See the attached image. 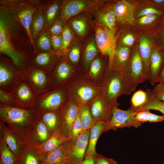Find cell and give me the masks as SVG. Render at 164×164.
Listing matches in <instances>:
<instances>
[{
	"instance_id": "3",
	"label": "cell",
	"mask_w": 164,
	"mask_h": 164,
	"mask_svg": "<svg viewBox=\"0 0 164 164\" xmlns=\"http://www.w3.org/2000/svg\"><path fill=\"white\" fill-rule=\"evenodd\" d=\"M1 8L23 26L33 47V53L36 50L31 35L30 26L33 15L39 6L35 2L24 0L1 1Z\"/></svg>"
},
{
	"instance_id": "11",
	"label": "cell",
	"mask_w": 164,
	"mask_h": 164,
	"mask_svg": "<svg viewBox=\"0 0 164 164\" xmlns=\"http://www.w3.org/2000/svg\"><path fill=\"white\" fill-rule=\"evenodd\" d=\"M22 70L11 62L1 58L0 63V89L11 92L22 80Z\"/></svg>"
},
{
	"instance_id": "36",
	"label": "cell",
	"mask_w": 164,
	"mask_h": 164,
	"mask_svg": "<svg viewBox=\"0 0 164 164\" xmlns=\"http://www.w3.org/2000/svg\"><path fill=\"white\" fill-rule=\"evenodd\" d=\"M129 48L123 45L116 47L114 58L113 69L120 70L130 56Z\"/></svg>"
},
{
	"instance_id": "17",
	"label": "cell",
	"mask_w": 164,
	"mask_h": 164,
	"mask_svg": "<svg viewBox=\"0 0 164 164\" xmlns=\"http://www.w3.org/2000/svg\"><path fill=\"white\" fill-rule=\"evenodd\" d=\"M87 104L96 122L109 123L112 117L113 106L107 102L99 94Z\"/></svg>"
},
{
	"instance_id": "30",
	"label": "cell",
	"mask_w": 164,
	"mask_h": 164,
	"mask_svg": "<svg viewBox=\"0 0 164 164\" xmlns=\"http://www.w3.org/2000/svg\"><path fill=\"white\" fill-rule=\"evenodd\" d=\"M84 41L75 36L65 57L73 65L80 68Z\"/></svg>"
},
{
	"instance_id": "7",
	"label": "cell",
	"mask_w": 164,
	"mask_h": 164,
	"mask_svg": "<svg viewBox=\"0 0 164 164\" xmlns=\"http://www.w3.org/2000/svg\"><path fill=\"white\" fill-rule=\"evenodd\" d=\"M95 39L100 53L108 57V67L113 69L116 48V29L110 30L95 24L94 29Z\"/></svg>"
},
{
	"instance_id": "47",
	"label": "cell",
	"mask_w": 164,
	"mask_h": 164,
	"mask_svg": "<svg viewBox=\"0 0 164 164\" xmlns=\"http://www.w3.org/2000/svg\"><path fill=\"white\" fill-rule=\"evenodd\" d=\"M0 101L3 104L17 107L15 98L11 92L0 89Z\"/></svg>"
},
{
	"instance_id": "58",
	"label": "cell",
	"mask_w": 164,
	"mask_h": 164,
	"mask_svg": "<svg viewBox=\"0 0 164 164\" xmlns=\"http://www.w3.org/2000/svg\"><path fill=\"white\" fill-rule=\"evenodd\" d=\"M66 164H67V163H66Z\"/></svg>"
},
{
	"instance_id": "46",
	"label": "cell",
	"mask_w": 164,
	"mask_h": 164,
	"mask_svg": "<svg viewBox=\"0 0 164 164\" xmlns=\"http://www.w3.org/2000/svg\"><path fill=\"white\" fill-rule=\"evenodd\" d=\"M146 91L150 96L164 102V84L158 83L152 89H146Z\"/></svg>"
},
{
	"instance_id": "50",
	"label": "cell",
	"mask_w": 164,
	"mask_h": 164,
	"mask_svg": "<svg viewBox=\"0 0 164 164\" xmlns=\"http://www.w3.org/2000/svg\"><path fill=\"white\" fill-rule=\"evenodd\" d=\"M94 164H117V162L112 158L106 157L97 153L94 156Z\"/></svg>"
},
{
	"instance_id": "20",
	"label": "cell",
	"mask_w": 164,
	"mask_h": 164,
	"mask_svg": "<svg viewBox=\"0 0 164 164\" xmlns=\"http://www.w3.org/2000/svg\"><path fill=\"white\" fill-rule=\"evenodd\" d=\"M99 53L94 32L84 41L80 67L81 72L86 73L87 72L91 63Z\"/></svg>"
},
{
	"instance_id": "43",
	"label": "cell",
	"mask_w": 164,
	"mask_h": 164,
	"mask_svg": "<svg viewBox=\"0 0 164 164\" xmlns=\"http://www.w3.org/2000/svg\"><path fill=\"white\" fill-rule=\"evenodd\" d=\"M39 49L43 52H53L49 34L47 32L42 33L37 41Z\"/></svg>"
},
{
	"instance_id": "19",
	"label": "cell",
	"mask_w": 164,
	"mask_h": 164,
	"mask_svg": "<svg viewBox=\"0 0 164 164\" xmlns=\"http://www.w3.org/2000/svg\"><path fill=\"white\" fill-rule=\"evenodd\" d=\"M0 136L4 140L7 146L18 158L24 149L25 142L10 129L4 122L0 121Z\"/></svg>"
},
{
	"instance_id": "1",
	"label": "cell",
	"mask_w": 164,
	"mask_h": 164,
	"mask_svg": "<svg viewBox=\"0 0 164 164\" xmlns=\"http://www.w3.org/2000/svg\"><path fill=\"white\" fill-rule=\"evenodd\" d=\"M39 119L34 108L13 107L0 103V119L26 143L34 125Z\"/></svg>"
},
{
	"instance_id": "4",
	"label": "cell",
	"mask_w": 164,
	"mask_h": 164,
	"mask_svg": "<svg viewBox=\"0 0 164 164\" xmlns=\"http://www.w3.org/2000/svg\"><path fill=\"white\" fill-rule=\"evenodd\" d=\"M99 84V95L113 107L118 102L117 99L120 95L132 93L122 80L120 71L108 67Z\"/></svg>"
},
{
	"instance_id": "5",
	"label": "cell",
	"mask_w": 164,
	"mask_h": 164,
	"mask_svg": "<svg viewBox=\"0 0 164 164\" xmlns=\"http://www.w3.org/2000/svg\"><path fill=\"white\" fill-rule=\"evenodd\" d=\"M121 77L132 92L138 84L148 80L149 75L145 71L139 50L135 48L123 68L120 70Z\"/></svg>"
},
{
	"instance_id": "29",
	"label": "cell",
	"mask_w": 164,
	"mask_h": 164,
	"mask_svg": "<svg viewBox=\"0 0 164 164\" xmlns=\"http://www.w3.org/2000/svg\"><path fill=\"white\" fill-rule=\"evenodd\" d=\"M107 124L104 123L97 122L91 127L88 145L84 158L87 156H94L96 154V145L97 141L102 133L106 132Z\"/></svg>"
},
{
	"instance_id": "37",
	"label": "cell",
	"mask_w": 164,
	"mask_h": 164,
	"mask_svg": "<svg viewBox=\"0 0 164 164\" xmlns=\"http://www.w3.org/2000/svg\"><path fill=\"white\" fill-rule=\"evenodd\" d=\"M0 164H17L18 158L10 150L0 136Z\"/></svg>"
},
{
	"instance_id": "56",
	"label": "cell",
	"mask_w": 164,
	"mask_h": 164,
	"mask_svg": "<svg viewBox=\"0 0 164 164\" xmlns=\"http://www.w3.org/2000/svg\"><path fill=\"white\" fill-rule=\"evenodd\" d=\"M164 164V162H163V163H162V164Z\"/></svg>"
},
{
	"instance_id": "45",
	"label": "cell",
	"mask_w": 164,
	"mask_h": 164,
	"mask_svg": "<svg viewBox=\"0 0 164 164\" xmlns=\"http://www.w3.org/2000/svg\"><path fill=\"white\" fill-rule=\"evenodd\" d=\"M65 24L63 20L58 17L48 28L47 32L51 35H61Z\"/></svg>"
},
{
	"instance_id": "51",
	"label": "cell",
	"mask_w": 164,
	"mask_h": 164,
	"mask_svg": "<svg viewBox=\"0 0 164 164\" xmlns=\"http://www.w3.org/2000/svg\"><path fill=\"white\" fill-rule=\"evenodd\" d=\"M161 15H153L142 16L139 18L138 22L141 25L149 24L156 22Z\"/></svg>"
},
{
	"instance_id": "14",
	"label": "cell",
	"mask_w": 164,
	"mask_h": 164,
	"mask_svg": "<svg viewBox=\"0 0 164 164\" xmlns=\"http://www.w3.org/2000/svg\"><path fill=\"white\" fill-rule=\"evenodd\" d=\"M117 102L113 107L111 118L107 124L106 132L110 130L116 131L118 128L134 127L137 128L141 126L142 123L135 121L133 115L135 112L130 108L127 110L121 109L118 107Z\"/></svg>"
},
{
	"instance_id": "52",
	"label": "cell",
	"mask_w": 164,
	"mask_h": 164,
	"mask_svg": "<svg viewBox=\"0 0 164 164\" xmlns=\"http://www.w3.org/2000/svg\"><path fill=\"white\" fill-rule=\"evenodd\" d=\"M161 23L158 34L159 44L160 48L164 49V17Z\"/></svg>"
},
{
	"instance_id": "2",
	"label": "cell",
	"mask_w": 164,
	"mask_h": 164,
	"mask_svg": "<svg viewBox=\"0 0 164 164\" xmlns=\"http://www.w3.org/2000/svg\"><path fill=\"white\" fill-rule=\"evenodd\" d=\"M68 98L79 106L87 104L99 94V84L81 71L66 85Z\"/></svg>"
},
{
	"instance_id": "34",
	"label": "cell",
	"mask_w": 164,
	"mask_h": 164,
	"mask_svg": "<svg viewBox=\"0 0 164 164\" xmlns=\"http://www.w3.org/2000/svg\"><path fill=\"white\" fill-rule=\"evenodd\" d=\"M62 1L54 0L49 3L44 14V28L48 29L59 17L61 9Z\"/></svg>"
},
{
	"instance_id": "9",
	"label": "cell",
	"mask_w": 164,
	"mask_h": 164,
	"mask_svg": "<svg viewBox=\"0 0 164 164\" xmlns=\"http://www.w3.org/2000/svg\"><path fill=\"white\" fill-rule=\"evenodd\" d=\"M80 71V68L73 65L65 56H60L53 69L49 73L51 80L50 90L66 85Z\"/></svg>"
},
{
	"instance_id": "22",
	"label": "cell",
	"mask_w": 164,
	"mask_h": 164,
	"mask_svg": "<svg viewBox=\"0 0 164 164\" xmlns=\"http://www.w3.org/2000/svg\"><path fill=\"white\" fill-rule=\"evenodd\" d=\"M60 57L59 55L53 52H40L36 54L34 56L29 66L49 73L55 67Z\"/></svg>"
},
{
	"instance_id": "57",
	"label": "cell",
	"mask_w": 164,
	"mask_h": 164,
	"mask_svg": "<svg viewBox=\"0 0 164 164\" xmlns=\"http://www.w3.org/2000/svg\"><path fill=\"white\" fill-rule=\"evenodd\" d=\"M162 6H164V4L162 5Z\"/></svg>"
},
{
	"instance_id": "35",
	"label": "cell",
	"mask_w": 164,
	"mask_h": 164,
	"mask_svg": "<svg viewBox=\"0 0 164 164\" xmlns=\"http://www.w3.org/2000/svg\"><path fill=\"white\" fill-rule=\"evenodd\" d=\"M45 24L44 13L41 7L39 5L33 15L30 26L31 35L34 42L44 27Z\"/></svg>"
},
{
	"instance_id": "41",
	"label": "cell",
	"mask_w": 164,
	"mask_h": 164,
	"mask_svg": "<svg viewBox=\"0 0 164 164\" xmlns=\"http://www.w3.org/2000/svg\"><path fill=\"white\" fill-rule=\"evenodd\" d=\"M149 97V95L146 91L141 89L137 91L131 98L130 108L135 112L146 103Z\"/></svg>"
},
{
	"instance_id": "21",
	"label": "cell",
	"mask_w": 164,
	"mask_h": 164,
	"mask_svg": "<svg viewBox=\"0 0 164 164\" xmlns=\"http://www.w3.org/2000/svg\"><path fill=\"white\" fill-rule=\"evenodd\" d=\"M108 57L99 53L91 63L88 70L85 73L86 76L99 84L108 67Z\"/></svg>"
},
{
	"instance_id": "26",
	"label": "cell",
	"mask_w": 164,
	"mask_h": 164,
	"mask_svg": "<svg viewBox=\"0 0 164 164\" xmlns=\"http://www.w3.org/2000/svg\"><path fill=\"white\" fill-rule=\"evenodd\" d=\"M60 108L54 111L37 112L39 119L46 125L52 135L60 134L61 124Z\"/></svg>"
},
{
	"instance_id": "18",
	"label": "cell",
	"mask_w": 164,
	"mask_h": 164,
	"mask_svg": "<svg viewBox=\"0 0 164 164\" xmlns=\"http://www.w3.org/2000/svg\"><path fill=\"white\" fill-rule=\"evenodd\" d=\"M17 107L34 108L37 95L27 81L23 80L11 92Z\"/></svg>"
},
{
	"instance_id": "33",
	"label": "cell",
	"mask_w": 164,
	"mask_h": 164,
	"mask_svg": "<svg viewBox=\"0 0 164 164\" xmlns=\"http://www.w3.org/2000/svg\"><path fill=\"white\" fill-rule=\"evenodd\" d=\"M138 50L143 62L145 69L149 75L151 57L153 50H152V42L148 38L145 36H143L140 38Z\"/></svg>"
},
{
	"instance_id": "38",
	"label": "cell",
	"mask_w": 164,
	"mask_h": 164,
	"mask_svg": "<svg viewBox=\"0 0 164 164\" xmlns=\"http://www.w3.org/2000/svg\"><path fill=\"white\" fill-rule=\"evenodd\" d=\"M61 36L62 44L58 54L60 56H65L68 52L75 35L66 23L64 26Z\"/></svg>"
},
{
	"instance_id": "53",
	"label": "cell",
	"mask_w": 164,
	"mask_h": 164,
	"mask_svg": "<svg viewBox=\"0 0 164 164\" xmlns=\"http://www.w3.org/2000/svg\"><path fill=\"white\" fill-rule=\"evenodd\" d=\"M135 40L134 36L131 33L125 35L122 38L121 40L123 45L127 46H131L134 44Z\"/></svg>"
},
{
	"instance_id": "49",
	"label": "cell",
	"mask_w": 164,
	"mask_h": 164,
	"mask_svg": "<svg viewBox=\"0 0 164 164\" xmlns=\"http://www.w3.org/2000/svg\"><path fill=\"white\" fill-rule=\"evenodd\" d=\"M163 11L161 9L155 8L150 7L145 8L138 13L137 16L142 17L146 15H161L164 14Z\"/></svg>"
},
{
	"instance_id": "13",
	"label": "cell",
	"mask_w": 164,
	"mask_h": 164,
	"mask_svg": "<svg viewBox=\"0 0 164 164\" xmlns=\"http://www.w3.org/2000/svg\"><path fill=\"white\" fill-rule=\"evenodd\" d=\"M66 23L75 36L84 41L92 33L95 25L93 14L87 12L70 18Z\"/></svg>"
},
{
	"instance_id": "24",
	"label": "cell",
	"mask_w": 164,
	"mask_h": 164,
	"mask_svg": "<svg viewBox=\"0 0 164 164\" xmlns=\"http://www.w3.org/2000/svg\"><path fill=\"white\" fill-rule=\"evenodd\" d=\"M116 22L132 24L135 20V6L125 0L117 2L113 5Z\"/></svg>"
},
{
	"instance_id": "28",
	"label": "cell",
	"mask_w": 164,
	"mask_h": 164,
	"mask_svg": "<svg viewBox=\"0 0 164 164\" xmlns=\"http://www.w3.org/2000/svg\"><path fill=\"white\" fill-rule=\"evenodd\" d=\"M43 160L36 147L28 143L18 158L17 164H44Z\"/></svg>"
},
{
	"instance_id": "55",
	"label": "cell",
	"mask_w": 164,
	"mask_h": 164,
	"mask_svg": "<svg viewBox=\"0 0 164 164\" xmlns=\"http://www.w3.org/2000/svg\"><path fill=\"white\" fill-rule=\"evenodd\" d=\"M157 82L158 83L164 84V66L159 74Z\"/></svg>"
},
{
	"instance_id": "16",
	"label": "cell",
	"mask_w": 164,
	"mask_h": 164,
	"mask_svg": "<svg viewBox=\"0 0 164 164\" xmlns=\"http://www.w3.org/2000/svg\"><path fill=\"white\" fill-rule=\"evenodd\" d=\"M79 108L78 104L68 97L60 108L61 124L60 134L69 140L72 125L78 114Z\"/></svg>"
},
{
	"instance_id": "32",
	"label": "cell",
	"mask_w": 164,
	"mask_h": 164,
	"mask_svg": "<svg viewBox=\"0 0 164 164\" xmlns=\"http://www.w3.org/2000/svg\"><path fill=\"white\" fill-rule=\"evenodd\" d=\"M64 143L55 150L43 156L44 164H66L68 162L69 158Z\"/></svg>"
},
{
	"instance_id": "12",
	"label": "cell",
	"mask_w": 164,
	"mask_h": 164,
	"mask_svg": "<svg viewBox=\"0 0 164 164\" xmlns=\"http://www.w3.org/2000/svg\"><path fill=\"white\" fill-rule=\"evenodd\" d=\"M23 72L24 80L37 95L50 90L51 80L49 73L29 66L25 69Z\"/></svg>"
},
{
	"instance_id": "54",
	"label": "cell",
	"mask_w": 164,
	"mask_h": 164,
	"mask_svg": "<svg viewBox=\"0 0 164 164\" xmlns=\"http://www.w3.org/2000/svg\"><path fill=\"white\" fill-rule=\"evenodd\" d=\"M67 164H94V156L89 155L84 158L80 162H67Z\"/></svg>"
},
{
	"instance_id": "6",
	"label": "cell",
	"mask_w": 164,
	"mask_h": 164,
	"mask_svg": "<svg viewBox=\"0 0 164 164\" xmlns=\"http://www.w3.org/2000/svg\"><path fill=\"white\" fill-rule=\"evenodd\" d=\"M105 6V1L101 0H66L62 1L58 17L65 23L70 18L81 13L94 14Z\"/></svg>"
},
{
	"instance_id": "42",
	"label": "cell",
	"mask_w": 164,
	"mask_h": 164,
	"mask_svg": "<svg viewBox=\"0 0 164 164\" xmlns=\"http://www.w3.org/2000/svg\"><path fill=\"white\" fill-rule=\"evenodd\" d=\"M150 110L159 111L164 115V102L157 100L149 95V98L146 103L135 112Z\"/></svg>"
},
{
	"instance_id": "39",
	"label": "cell",
	"mask_w": 164,
	"mask_h": 164,
	"mask_svg": "<svg viewBox=\"0 0 164 164\" xmlns=\"http://www.w3.org/2000/svg\"><path fill=\"white\" fill-rule=\"evenodd\" d=\"M134 119L142 124L146 122H156L164 120V115H159L151 113L149 110L135 112L133 114Z\"/></svg>"
},
{
	"instance_id": "40",
	"label": "cell",
	"mask_w": 164,
	"mask_h": 164,
	"mask_svg": "<svg viewBox=\"0 0 164 164\" xmlns=\"http://www.w3.org/2000/svg\"><path fill=\"white\" fill-rule=\"evenodd\" d=\"M79 113L82 126V133L91 128L96 123L87 104L79 106Z\"/></svg>"
},
{
	"instance_id": "8",
	"label": "cell",
	"mask_w": 164,
	"mask_h": 164,
	"mask_svg": "<svg viewBox=\"0 0 164 164\" xmlns=\"http://www.w3.org/2000/svg\"><path fill=\"white\" fill-rule=\"evenodd\" d=\"M67 98L66 85L37 95L34 108L37 112L60 108Z\"/></svg>"
},
{
	"instance_id": "23",
	"label": "cell",
	"mask_w": 164,
	"mask_h": 164,
	"mask_svg": "<svg viewBox=\"0 0 164 164\" xmlns=\"http://www.w3.org/2000/svg\"><path fill=\"white\" fill-rule=\"evenodd\" d=\"M164 66V49L160 48L153 50L151 57L149 80L151 84L157 83L159 74Z\"/></svg>"
},
{
	"instance_id": "10",
	"label": "cell",
	"mask_w": 164,
	"mask_h": 164,
	"mask_svg": "<svg viewBox=\"0 0 164 164\" xmlns=\"http://www.w3.org/2000/svg\"><path fill=\"white\" fill-rule=\"evenodd\" d=\"M7 21L5 17L1 16L0 51L1 53L9 57L15 66L23 71L24 57L15 48L12 43Z\"/></svg>"
},
{
	"instance_id": "27",
	"label": "cell",
	"mask_w": 164,
	"mask_h": 164,
	"mask_svg": "<svg viewBox=\"0 0 164 164\" xmlns=\"http://www.w3.org/2000/svg\"><path fill=\"white\" fill-rule=\"evenodd\" d=\"M51 136L47 126L39 119L34 125L30 136L29 143L35 146L39 145L46 142Z\"/></svg>"
},
{
	"instance_id": "15",
	"label": "cell",
	"mask_w": 164,
	"mask_h": 164,
	"mask_svg": "<svg viewBox=\"0 0 164 164\" xmlns=\"http://www.w3.org/2000/svg\"><path fill=\"white\" fill-rule=\"evenodd\" d=\"M91 128L81 134L74 140H69L64 142L69 159L68 162L81 161L88 145Z\"/></svg>"
},
{
	"instance_id": "44",
	"label": "cell",
	"mask_w": 164,
	"mask_h": 164,
	"mask_svg": "<svg viewBox=\"0 0 164 164\" xmlns=\"http://www.w3.org/2000/svg\"><path fill=\"white\" fill-rule=\"evenodd\" d=\"M82 133V126L79 113L73 122L71 130L70 140H74Z\"/></svg>"
},
{
	"instance_id": "31",
	"label": "cell",
	"mask_w": 164,
	"mask_h": 164,
	"mask_svg": "<svg viewBox=\"0 0 164 164\" xmlns=\"http://www.w3.org/2000/svg\"><path fill=\"white\" fill-rule=\"evenodd\" d=\"M69 140L59 134H54L43 144L36 146L39 152L43 156H44Z\"/></svg>"
},
{
	"instance_id": "48",
	"label": "cell",
	"mask_w": 164,
	"mask_h": 164,
	"mask_svg": "<svg viewBox=\"0 0 164 164\" xmlns=\"http://www.w3.org/2000/svg\"><path fill=\"white\" fill-rule=\"evenodd\" d=\"M49 35L53 52L58 54L62 44V36L61 35H53L50 34Z\"/></svg>"
},
{
	"instance_id": "25",
	"label": "cell",
	"mask_w": 164,
	"mask_h": 164,
	"mask_svg": "<svg viewBox=\"0 0 164 164\" xmlns=\"http://www.w3.org/2000/svg\"><path fill=\"white\" fill-rule=\"evenodd\" d=\"M93 14L95 24L99 25L105 29H116V21L113 6H104Z\"/></svg>"
}]
</instances>
